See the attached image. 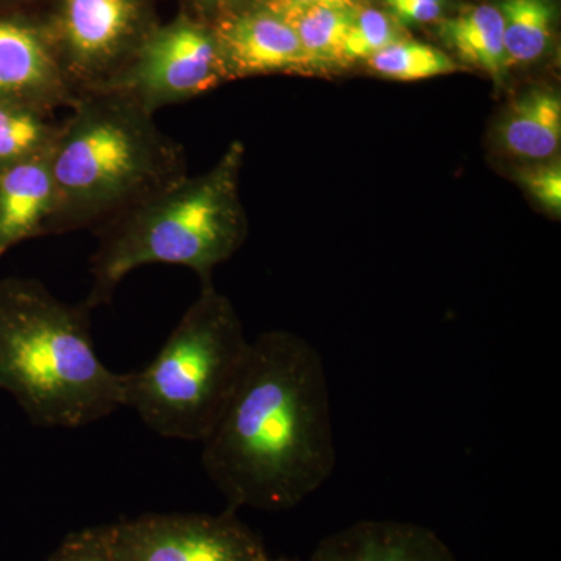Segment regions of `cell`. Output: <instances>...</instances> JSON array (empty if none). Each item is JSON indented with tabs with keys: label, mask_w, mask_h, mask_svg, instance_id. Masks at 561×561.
I'll list each match as a JSON object with an SVG mask.
<instances>
[{
	"label": "cell",
	"mask_w": 561,
	"mask_h": 561,
	"mask_svg": "<svg viewBox=\"0 0 561 561\" xmlns=\"http://www.w3.org/2000/svg\"><path fill=\"white\" fill-rule=\"evenodd\" d=\"M202 445L206 476L231 511H289L316 493L335 468L319 350L284 331L251 342L238 387Z\"/></svg>",
	"instance_id": "1"
},
{
	"label": "cell",
	"mask_w": 561,
	"mask_h": 561,
	"mask_svg": "<svg viewBox=\"0 0 561 561\" xmlns=\"http://www.w3.org/2000/svg\"><path fill=\"white\" fill-rule=\"evenodd\" d=\"M91 309L41 280L0 279V390L33 426L77 430L125 408V375L98 356Z\"/></svg>",
	"instance_id": "2"
},
{
	"label": "cell",
	"mask_w": 561,
	"mask_h": 561,
	"mask_svg": "<svg viewBox=\"0 0 561 561\" xmlns=\"http://www.w3.org/2000/svg\"><path fill=\"white\" fill-rule=\"evenodd\" d=\"M49 160L57 208L47 236L95 234L187 173L183 147L161 131L153 114L110 91L79 95L60 122Z\"/></svg>",
	"instance_id": "3"
},
{
	"label": "cell",
	"mask_w": 561,
	"mask_h": 561,
	"mask_svg": "<svg viewBox=\"0 0 561 561\" xmlns=\"http://www.w3.org/2000/svg\"><path fill=\"white\" fill-rule=\"evenodd\" d=\"M242 160V144L234 142L209 172L186 173L95 232L84 305L91 311L108 305L122 280L146 265H180L209 283L214 268L245 238L238 191Z\"/></svg>",
	"instance_id": "4"
},
{
	"label": "cell",
	"mask_w": 561,
	"mask_h": 561,
	"mask_svg": "<svg viewBox=\"0 0 561 561\" xmlns=\"http://www.w3.org/2000/svg\"><path fill=\"white\" fill-rule=\"evenodd\" d=\"M250 346L230 300L203 283L150 364L125 373V408L161 437L202 443L227 409Z\"/></svg>",
	"instance_id": "5"
},
{
	"label": "cell",
	"mask_w": 561,
	"mask_h": 561,
	"mask_svg": "<svg viewBox=\"0 0 561 561\" xmlns=\"http://www.w3.org/2000/svg\"><path fill=\"white\" fill-rule=\"evenodd\" d=\"M41 22L79 95L114 79L158 25L151 0H51Z\"/></svg>",
	"instance_id": "6"
},
{
	"label": "cell",
	"mask_w": 561,
	"mask_h": 561,
	"mask_svg": "<svg viewBox=\"0 0 561 561\" xmlns=\"http://www.w3.org/2000/svg\"><path fill=\"white\" fill-rule=\"evenodd\" d=\"M228 80L213 27L180 14L153 28L124 69L98 91L117 92L150 114Z\"/></svg>",
	"instance_id": "7"
},
{
	"label": "cell",
	"mask_w": 561,
	"mask_h": 561,
	"mask_svg": "<svg viewBox=\"0 0 561 561\" xmlns=\"http://www.w3.org/2000/svg\"><path fill=\"white\" fill-rule=\"evenodd\" d=\"M114 561H272L232 511L150 513L103 526Z\"/></svg>",
	"instance_id": "8"
},
{
	"label": "cell",
	"mask_w": 561,
	"mask_h": 561,
	"mask_svg": "<svg viewBox=\"0 0 561 561\" xmlns=\"http://www.w3.org/2000/svg\"><path fill=\"white\" fill-rule=\"evenodd\" d=\"M79 99L38 18L0 13V102L54 116Z\"/></svg>",
	"instance_id": "9"
},
{
	"label": "cell",
	"mask_w": 561,
	"mask_h": 561,
	"mask_svg": "<svg viewBox=\"0 0 561 561\" xmlns=\"http://www.w3.org/2000/svg\"><path fill=\"white\" fill-rule=\"evenodd\" d=\"M228 80L276 72H308L311 62L294 28L271 11H232L210 25Z\"/></svg>",
	"instance_id": "10"
},
{
	"label": "cell",
	"mask_w": 561,
	"mask_h": 561,
	"mask_svg": "<svg viewBox=\"0 0 561 561\" xmlns=\"http://www.w3.org/2000/svg\"><path fill=\"white\" fill-rule=\"evenodd\" d=\"M311 561H456L449 546L421 524L365 519L328 535Z\"/></svg>",
	"instance_id": "11"
},
{
	"label": "cell",
	"mask_w": 561,
	"mask_h": 561,
	"mask_svg": "<svg viewBox=\"0 0 561 561\" xmlns=\"http://www.w3.org/2000/svg\"><path fill=\"white\" fill-rule=\"evenodd\" d=\"M49 153L0 169V257L22 242L47 236L57 208Z\"/></svg>",
	"instance_id": "12"
},
{
	"label": "cell",
	"mask_w": 561,
	"mask_h": 561,
	"mask_svg": "<svg viewBox=\"0 0 561 561\" xmlns=\"http://www.w3.org/2000/svg\"><path fill=\"white\" fill-rule=\"evenodd\" d=\"M497 139L502 149L519 160H551L561 144L560 95L549 90L522 95L505 113Z\"/></svg>",
	"instance_id": "13"
},
{
	"label": "cell",
	"mask_w": 561,
	"mask_h": 561,
	"mask_svg": "<svg viewBox=\"0 0 561 561\" xmlns=\"http://www.w3.org/2000/svg\"><path fill=\"white\" fill-rule=\"evenodd\" d=\"M438 32L461 61L489 73L497 83L504 79L508 65L504 24L497 7L489 3L471 7L456 18L443 21Z\"/></svg>",
	"instance_id": "14"
},
{
	"label": "cell",
	"mask_w": 561,
	"mask_h": 561,
	"mask_svg": "<svg viewBox=\"0 0 561 561\" xmlns=\"http://www.w3.org/2000/svg\"><path fill=\"white\" fill-rule=\"evenodd\" d=\"M359 5H323L291 11L283 20L294 28L311 69L346 65L345 44ZM280 18V16H279Z\"/></svg>",
	"instance_id": "15"
},
{
	"label": "cell",
	"mask_w": 561,
	"mask_h": 561,
	"mask_svg": "<svg viewBox=\"0 0 561 561\" xmlns=\"http://www.w3.org/2000/svg\"><path fill=\"white\" fill-rule=\"evenodd\" d=\"M504 24L508 68L537 61L552 39L556 7L551 0H502L497 7Z\"/></svg>",
	"instance_id": "16"
},
{
	"label": "cell",
	"mask_w": 561,
	"mask_h": 561,
	"mask_svg": "<svg viewBox=\"0 0 561 561\" xmlns=\"http://www.w3.org/2000/svg\"><path fill=\"white\" fill-rule=\"evenodd\" d=\"M60 124L28 106L0 102V169L47 153Z\"/></svg>",
	"instance_id": "17"
},
{
	"label": "cell",
	"mask_w": 561,
	"mask_h": 561,
	"mask_svg": "<svg viewBox=\"0 0 561 561\" xmlns=\"http://www.w3.org/2000/svg\"><path fill=\"white\" fill-rule=\"evenodd\" d=\"M373 72L386 79L415 81L446 76L457 70V65L445 51L419 41L402 39L368 58Z\"/></svg>",
	"instance_id": "18"
},
{
	"label": "cell",
	"mask_w": 561,
	"mask_h": 561,
	"mask_svg": "<svg viewBox=\"0 0 561 561\" xmlns=\"http://www.w3.org/2000/svg\"><path fill=\"white\" fill-rule=\"evenodd\" d=\"M405 39L398 21L381 10L357 9L345 44L346 61L371 58L391 44Z\"/></svg>",
	"instance_id": "19"
},
{
	"label": "cell",
	"mask_w": 561,
	"mask_h": 561,
	"mask_svg": "<svg viewBox=\"0 0 561 561\" xmlns=\"http://www.w3.org/2000/svg\"><path fill=\"white\" fill-rule=\"evenodd\" d=\"M46 561H114L103 527L69 534Z\"/></svg>",
	"instance_id": "20"
},
{
	"label": "cell",
	"mask_w": 561,
	"mask_h": 561,
	"mask_svg": "<svg viewBox=\"0 0 561 561\" xmlns=\"http://www.w3.org/2000/svg\"><path fill=\"white\" fill-rule=\"evenodd\" d=\"M519 183L546 209L559 216L561 210V168L559 162L518 172Z\"/></svg>",
	"instance_id": "21"
},
{
	"label": "cell",
	"mask_w": 561,
	"mask_h": 561,
	"mask_svg": "<svg viewBox=\"0 0 561 561\" xmlns=\"http://www.w3.org/2000/svg\"><path fill=\"white\" fill-rule=\"evenodd\" d=\"M393 11L394 20L405 24H427L440 20L445 13V3L427 2V0H386Z\"/></svg>",
	"instance_id": "22"
},
{
	"label": "cell",
	"mask_w": 561,
	"mask_h": 561,
	"mask_svg": "<svg viewBox=\"0 0 561 561\" xmlns=\"http://www.w3.org/2000/svg\"><path fill=\"white\" fill-rule=\"evenodd\" d=\"M251 5L271 11L276 16H286L291 11L323 5H359V0H253Z\"/></svg>",
	"instance_id": "23"
},
{
	"label": "cell",
	"mask_w": 561,
	"mask_h": 561,
	"mask_svg": "<svg viewBox=\"0 0 561 561\" xmlns=\"http://www.w3.org/2000/svg\"><path fill=\"white\" fill-rule=\"evenodd\" d=\"M247 0H192L197 7L198 13L203 16H225V14L232 13L238 7H241Z\"/></svg>",
	"instance_id": "24"
},
{
	"label": "cell",
	"mask_w": 561,
	"mask_h": 561,
	"mask_svg": "<svg viewBox=\"0 0 561 561\" xmlns=\"http://www.w3.org/2000/svg\"><path fill=\"white\" fill-rule=\"evenodd\" d=\"M35 0H0V13H16L14 9L25 5V3H32Z\"/></svg>",
	"instance_id": "25"
},
{
	"label": "cell",
	"mask_w": 561,
	"mask_h": 561,
	"mask_svg": "<svg viewBox=\"0 0 561 561\" xmlns=\"http://www.w3.org/2000/svg\"><path fill=\"white\" fill-rule=\"evenodd\" d=\"M427 2L445 3V0H427Z\"/></svg>",
	"instance_id": "26"
},
{
	"label": "cell",
	"mask_w": 561,
	"mask_h": 561,
	"mask_svg": "<svg viewBox=\"0 0 561 561\" xmlns=\"http://www.w3.org/2000/svg\"><path fill=\"white\" fill-rule=\"evenodd\" d=\"M276 561H298V560L280 559V560H276Z\"/></svg>",
	"instance_id": "27"
}]
</instances>
